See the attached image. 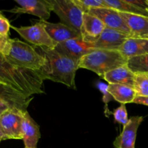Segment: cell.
<instances>
[{
  "mask_svg": "<svg viewBox=\"0 0 148 148\" xmlns=\"http://www.w3.org/2000/svg\"><path fill=\"white\" fill-rule=\"evenodd\" d=\"M88 13L99 18L106 27L116 30L132 37L128 26L117 10L108 7H101L92 9Z\"/></svg>",
  "mask_w": 148,
  "mask_h": 148,
  "instance_id": "obj_9",
  "label": "cell"
},
{
  "mask_svg": "<svg viewBox=\"0 0 148 148\" xmlns=\"http://www.w3.org/2000/svg\"><path fill=\"white\" fill-rule=\"evenodd\" d=\"M146 1H147V5H148V0H146Z\"/></svg>",
  "mask_w": 148,
  "mask_h": 148,
  "instance_id": "obj_33",
  "label": "cell"
},
{
  "mask_svg": "<svg viewBox=\"0 0 148 148\" xmlns=\"http://www.w3.org/2000/svg\"><path fill=\"white\" fill-rule=\"evenodd\" d=\"M108 85H106V84L103 83V82H99L98 84H97V88H98V90L101 91V93H102L103 95V101L104 103H105V106H106L105 114H106V115L110 114L109 110L108 109V102H110V101H111L113 99H114L113 97L111 96V94L109 93V92H108Z\"/></svg>",
  "mask_w": 148,
  "mask_h": 148,
  "instance_id": "obj_25",
  "label": "cell"
},
{
  "mask_svg": "<svg viewBox=\"0 0 148 148\" xmlns=\"http://www.w3.org/2000/svg\"><path fill=\"white\" fill-rule=\"evenodd\" d=\"M23 112L10 108L0 116L2 132L7 140H23Z\"/></svg>",
  "mask_w": 148,
  "mask_h": 148,
  "instance_id": "obj_7",
  "label": "cell"
},
{
  "mask_svg": "<svg viewBox=\"0 0 148 148\" xmlns=\"http://www.w3.org/2000/svg\"><path fill=\"white\" fill-rule=\"evenodd\" d=\"M144 38H145V39H147V40H148V35H147V36H146Z\"/></svg>",
  "mask_w": 148,
  "mask_h": 148,
  "instance_id": "obj_32",
  "label": "cell"
},
{
  "mask_svg": "<svg viewBox=\"0 0 148 148\" xmlns=\"http://www.w3.org/2000/svg\"><path fill=\"white\" fill-rule=\"evenodd\" d=\"M35 22L36 24L30 26L20 27L11 26V27L23 38L34 45V46L53 49L57 44L51 38L43 25L38 20Z\"/></svg>",
  "mask_w": 148,
  "mask_h": 148,
  "instance_id": "obj_6",
  "label": "cell"
},
{
  "mask_svg": "<svg viewBox=\"0 0 148 148\" xmlns=\"http://www.w3.org/2000/svg\"><path fill=\"white\" fill-rule=\"evenodd\" d=\"M108 90L114 100L121 104L133 103L137 97L135 90L133 88L127 85L119 84H108Z\"/></svg>",
  "mask_w": 148,
  "mask_h": 148,
  "instance_id": "obj_19",
  "label": "cell"
},
{
  "mask_svg": "<svg viewBox=\"0 0 148 148\" xmlns=\"http://www.w3.org/2000/svg\"><path fill=\"white\" fill-rule=\"evenodd\" d=\"M11 44V38L9 36H3L0 35V53L6 56L8 53Z\"/></svg>",
  "mask_w": 148,
  "mask_h": 148,
  "instance_id": "obj_26",
  "label": "cell"
},
{
  "mask_svg": "<svg viewBox=\"0 0 148 148\" xmlns=\"http://www.w3.org/2000/svg\"><path fill=\"white\" fill-rule=\"evenodd\" d=\"M133 103L141 104V105L147 106H148V97H141L137 96L133 101Z\"/></svg>",
  "mask_w": 148,
  "mask_h": 148,
  "instance_id": "obj_28",
  "label": "cell"
},
{
  "mask_svg": "<svg viewBox=\"0 0 148 148\" xmlns=\"http://www.w3.org/2000/svg\"><path fill=\"white\" fill-rule=\"evenodd\" d=\"M104 4L106 7L114 9L119 12L130 13L148 17L147 11L132 4L130 0H104Z\"/></svg>",
  "mask_w": 148,
  "mask_h": 148,
  "instance_id": "obj_20",
  "label": "cell"
},
{
  "mask_svg": "<svg viewBox=\"0 0 148 148\" xmlns=\"http://www.w3.org/2000/svg\"><path fill=\"white\" fill-rule=\"evenodd\" d=\"M102 78L108 84H119L132 88L134 87V74L129 69L127 64L107 72Z\"/></svg>",
  "mask_w": 148,
  "mask_h": 148,
  "instance_id": "obj_18",
  "label": "cell"
},
{
  "mask_svg": "<svg viewBox=\"0 0 148 148\" xmlns=\"http://www.w3.org/2000/svg\"><path fill=\"white\" fill-rule=\"evenodd\" d=\"M127 65L134 74L148 72V53L130 58Z\"/></svg>",
  "mask_w": 148,
  "mask_h": 148,
  "instance_id": "obj_21",
  "label": "cell"
},
{
  "mask_svg": "<svg viewBox=\"0 0 148 148\" xmlns=\"http://www.w3.org/2000/svg\"><path fill=\"white\" fill-rule=\"evenodd\" d=\"M11 27L9 20L6 17H0V35L3 36H9V31Z\"/></svg>",
  "mask_w": 148,
  "mask_h": 148,
  "instance_id": "obj_27",
  "label": "cell"
},
{
  "mask_svg": "<svg viewBox=\"0 0 148 148\" xmlns=\"http://www.w3.org/2000/svg\"><path fill=\"white\" fill-rule=\"evenodd\" d=\"M74 1L84 13H88L92 9L106 7L104 0H74Z\"/></svg>",
  "mask_w": 148,
  "mask_h": 148,
  "instance_id": "obj_23",
  "label": "cell"
},
{
  "mask_svg": "<svg viewBox=\"0 0 148 148\" xmlns=\"http://www.w3.org/2000/svg\"><path fill=\"white\" fill-rule=\"evenodd\" d=\"M4 17V15H3L2 13H1V12H0V17Z\"/></svg>",
  "mask_w": 148,
  "mask_h": 148,
  "instance_id": "obj_31",
  "label": "cell"
},
{
  "mask_svg": "<svg viewBox=\"0 0 148 148\" xmlns=\"http://www.w3.org/2000/svg\"><path fill=\"white\" fill-rule=\"evenodd\" d=\"M34 48L46 60L44 66L38 72L43 80L49 79L64 84L68 88H75V75L79 69V61L65 56L54 49Z\"/></svg>",
  "mask_w": 148,
  "mask_h": 148,
  "instance_id": "obj_2",
  "label": "cell"
},
{
  "mask_svg": "<svg viewBox=\"0 0 148 148\" xmlns=\"http://www.w3.org/2000/svg\"><path fill=\"white\" fill-rule=\"evenodd\" d=\"M38 21L43 25L49 36L56 44L81 36L80 33L62 23H53L41 20Z\"/></svg>",
  "mask_w": 148,
  "mask_h": 148,
  "instance_id": "obj_14",
  "label": "cell"
},
{
  "mask_svg": "<svg viewBox=\"0 0 148 148\" xmlns=\"http://www.w3.org/2000/svg\"><path fill=\"white\" fill-rule=\"evenodd\" d=\"M131 33L132 38H144L148 35V17L130 13L120 12Z\"/></svg>",
  "mask_w": 148,
  "mask_h": 148,
  "instance_id": "obj_16",
  "label": "cell"
},
{
  "mask_svg": "<svg viewBox=\"0 0 148 148\" xmlns=\"http://www.w3.org/2000/svg\"><path fill=\"white\" fill-rule=\"evenodd\" d=\"M43 79L38 72L19 67L0 53V85H4L27 98L44 93Z\"/></svg>",
  "mask_w": 148,
  "mask_h": 148,
  "instance_id": "obj_1",
  "label": "cell"
},
{
  "mask_svg": "<svg viewBox=\"0 0 148 148\" xmlns=\"http://www.w3.org/2000/svg\"><path fill=\"white\" fill-rule=\"evenodd\" d=\"M4 56L13 64L35 72H38L46 63L34 46L17 38L11 39L10 50Z\"/></svg>",
  "mask_w": 148,
  "mask_h": 148,
  "instance_id": "obj_4",
  "label": "cell"
},
{
  "mask_svg": "<svg viewBox=\"0 0 148 148\" xmlns=\"http://www.w3.org/2000/svg\"><path fill=\"white\" fill-rule=\"evenodd\" d=\"M133 88L137 96L148 97V72L134 74Z\"/></svg>",
  "mask_w": 148,
  "mask_h": 148,
  "instance_id": "obj_22",
  "label": "cell"
},
{
  "mask_svg": "<svg viewBox=\"0 0 148 148\" xmlns=\"http://www.w3.org/2000/svg\"><path fill=\"white\" fill-rule=\"evenodd\" d=\"M130 36L116 30L106 27L98 39L92 43L95 49L118 51L120 46Z\"/></svg>",
  "mask_w": 148,
  "mask_h": 148,
  "instance_id": "obj_12",
  "label": "cell"
},
{
  "mask_svg": "<svg viewBox=\"0 0 148 148\" xmlns=\"http://www.w3.org/2000/svg\"><path fill=\"white\" fill-rule=\"evenodd\" d=\"M40 138V127L34 119L30 116L28 111L23 112V140L25 148H37Z\"/></svg>",
  "mask_w": 148,
  "mask_h": 148,
  "instance_id": "obj_15",
  "label": "cell"
},
{
  "mask_svg": "<svg viewBox=\"0 0 148 148\" xmlns=\"http://www.w3.org/2000/svg\"><path fill=\"white\" fill-rule=\"evenodd\" d=\"M8 109H10V106L5 101H4L2 99L0 98V116Z\"/></svg>",
  "mask_w": 148,
  "mask_h": 148,
  "instance_id": "obj_29",
  "label": "cell"
},
{
  "mask_svg": "<svg viewBox=\"0 0 148 148\" xmlns=\"http://www.w3.org/2000/svg\"><path fill=\"white\" fill-rule=\"evenodd\" d=\"M127 63V59L119 51L95 49L81 58L79 69L92 71L103 77L107 72Z\"/></svg>",
  "mask_w": 148,
  "mask_h": 148,
  "instance_id": "obj_3",
  "label": "cell"
},
{
  "mask_svg": "<svg viewBox=\"0 0 148 148\" xmlns=\"http://www.w3.org/2000/svg\"><path fill=\"white\" fill-rule=\"evenodd\" d=\"M52 12L57 14L63 24L80 33L84 12L74 0H48Z\"/></svg>",
  "mask_w": 148,
  "mask_h": 148,
  "instance_id": "obj_5",
  "label": "cell"
},
{
  "mask_svg": "<svg viewBox=\"0 0 148 148\" xmlns=\"http://www.w3.org/2000/svg\"><path fill=\"white\" fill-rule=\"evenodd\" d=\"M7 140L4 136V133L2 132V128H1V121H0V142L2 141V140Z\"/></svg>",
  "mask_w": 148,
  "mask_h": 148,
  "instance_id": "obj_30",
  "label": "cell"
},
{
  "mask_svg": "<svg viewBox=\"0 0 148 148\" xmlns=\"http://www.w3.org/2000/svg\"><path fill=\"white\" fill-rule=\"evenodd\" d=\"M119 51L128 60L130 58L148 53V40L130 37L119 49Z\"/></svg>",
  "mask_w": 148,
  "mask_h": 148,
  "instance_id": "obj_17",
  "label": "cell"
},
{
  "mask_svg": "<svg viewBox=\"0 0 148 148\" xmlns=\"http://www.w3.org/2000/svg\"><path fill=\"white\" fill-rule=\"evenodd\" d=\"M17 7L10 10V12L18 14H30L47 21L52 12L48 0H15Z\"/></svg>",
  "mask_w": 148,
  "mask_h": 148,
  "instance_id": "obj_8",
  "label": "cell"
},
{
  "mask_svg": "<svg viewBox=\"0 0 148 148\" xmlns=\"http://www.w3.org/2000/svg\"><path fill=\"white\" fill-rule=\"evenodd\" d=\"M53 49L59 53L77 61H79L81 58L95 49L92 47V43L84 41L81 36L58 43Z\"/></svg>",
  "mask_w": 148,
  "mask_h": 148,
  "instance_id": "obj_10",
  "label": "cell"
},
{
  "mask_svg": "<svg viewBox=\"0 0 148 148\" xmlns=\"http://www.w3.org/2000/svg\"><path fill=\"white\" fill-rule=\"evenodd\" d=\"M106 25L99 18L89 13H84L80 36L82 40L88 43H93L98 39Z\"/></svg>",
  "mask_w": 148,
  "mask_h": 148,
  "instance_id": "obj_13",
  "label": "cell"
},
{
  "mask_svg": "<svg viewBox=\"0 0 148 148\" xmlns=\"http://www.w3.org/2000/svg\"><path fill=\"white\" fill-rule=\"evenodd\" d=\"M112 114L116 122L122 124L123 126L126 125L128 123L130 119L128 118V112L125 104H121L119 107L113 111Z\"/></svg>",
  "mask_w": 148,
  "mask_h": 148,
  "instance_id": "obj_24",
  "label": "cell"
},
{
  "mask_svg": "<svg viewBox=\"0 0 148 148\" xmlns=\"http://www.w3.org/2000/svg\"><path fill=\"white\" fill-rule=\"evenodd\" d=\"M143 119L144 118L140 116H134L129 119L121 134L114 140L115 148H135L137 130Z\"/></svg>",
  "mask_w": 148,
  "mask_h": 148,
  "instance_id": "obj_11",
  "label": "cell"
}]
</instances>
